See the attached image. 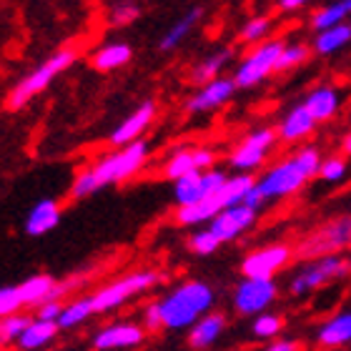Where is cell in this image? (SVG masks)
Instances as JSON below:
<instances>
[{"label": "cell", "instance_id": "obj_1", "mask_svg": "<svg viewBox=\"0 0 351 351\" xmlns=\"http://www.w3.org/2000/svg\"><path fill=\"white\" fill-rule=\"evenodd\" d=\"M151 158V146L148 141H136L131 146L113 148L110 154L101 156L95 163H90L88 169H83L71 183V198H88L95 191H103L108 186H118V183L128 181L136 173L143 171V166Z\"/></svg>", "mask_w": 351, "mask_h": 351}, {"label": "cell", "instance_id": "obj_2", "mask_svg": "<svg viewBox=\"0 0 351 351\" xmlns=\"http://www.w3.org/2000/svg\"><path fill=\"white\" fill-rule=\"evenodd\" d=\"M324 156L316 146H301L296 154H291L284 161L274 163L256 178V189L261 193L263 204L281 201L293 193H299L311 178L319 176Z\"/></svg>", "mask_w": 351, "mask_h": 351}, {"label": "cell", "instance_id": "obj_3", "mask_svg": "<svg viewBox=\"0 0 351 351\" xmlns=\"http://www.w3.org/2000/svg\"><path fill=\"white\" fill-rule=\"evenodd\" d=\"M216 293L206 281H183L169 291L163 299H158V311H161V329L181 331L191 329L193 324L211 311Z\"/></svg>", "mask_w": 351, "mask_h": 351}, {"label": "cell", "instance_id": "obj_4", "mask_svg": "<svg viewBox=\"0 0 351 351\" xmlns=\"http://www.w3.org/2000/svg\"><path fill=\"white\" fill-rule=\"evenodd\" d=\"M75 58H78V51H73V48H60V51H56L51 58L45 60V63H40L38 68H33L25 78H21V81L10 88L5 106L10 110L25 108V106H28L38 93H43L45 88L51 86V83L56 81L63 71H68V68L73 66Z\"/></svg>", "mask_w": 351, "mask_h": 351}, {"label": "cell", "instance_id": "obj_5", "mask_svg": "<svg viewBox=\"0 0 351 351\" xmlns=\"http://www.w3.org/2000/svg\"><path fill=\"white\" fill-rule=\"evenodd\" d=\"M161 281V274L154 269H141V271H131L125 276L110 281V284L101 286L95 293H90V301H93V311L95 314H108V311H116L123 304L138 296V293L154 289L156 284Z\"/></svg>", "mask_w": 351, "mask_h": 351}, {"label": "cell", "instance_id": "obj_6", "mask_svg": "<svg viewBox=\"0 0 351 351\" xmlns=\"http://www.w3.org/2000/svg\"><path fill=\"white\" fill-rule=\"evenodd\" d=\"M346 246H351V216H339V219L329 221V223H324L316 231L304 236L299 246L293 249V254H296V258L314 261V258L339 254Z\"/></svg>", "mask_w": 351, "mask_h": 351}, {"label": "cell", "instance_id": "obj_7", "mask_svg": "<svg viewBox=\"0 0 351 351\" xmlns=\"http://www.w3.org/2000/svg\"><path fill=\"white\" fill-rule=\"evenodd\" d=\"M351 274V266L344 256L339 254H331V256L314 258V261H306L289 281V291L291 296H306V293L322 289V286H329L339 278H346Z\"/></svg>", "mask_w": 351, "mask_h": 351}, {"label": "cell", "instance_id": "obj_8", "mask_svg": "<svg viewBox=\"0 0 351 351\" xmlns=\"http://www.w3.org/2000/svg\"><path fill=\"white\" fill-rule=\"evenodd\" d=\"M284 40L278 38H271V40H263L258 43L254 51L246 56V58L239 63L234 73V81L239 88H256L258 83H263L271 73H276V63L278 56L284 51Z\"/></svg>", "mask_w": 351, "mask_h": 351}, {"label": "cell", "instance_id": "obj_9", "mask_svg": "<svg viewBox=\"0 0 351 351\" xmlns=\"http://www.w3.org/2000/svg\"><path fill=\"white\" fill-rule=\"evenodd\" d=\"M278 133L274 128H256L249 136H243V141L228 154V166L236 173H254L261 169L269 154L276 148Z\"/></svg>", "mask_w": 351, "mask_h": 351}, {"label": "cell", "instance_id": "obj_10", "mask_svg": "<svg viewBox=\"0 0 351 351\" xmlns=\"http://www.w3.org/2000/svg\"><path fill=\"white\" fill-rule=\"evenodd\" d=\"M228 181V173L221 169H208L201 173H189L173 181V201L178 208L183 206H193L198 201L211 198L216 191Z\"/></svg>", "mask_w": 351, "mask_h": 351}, {"label": "cell", "instance_id": "obj_11", "mask_svg": "<svg viewBox=\"0 0 351 351\" xmlns=\"http://www.w3.org/2000/svg\"><path fill=\"white\" fill-rule=\"evenodd\" d=\"M293 256L296 254L289 243H269L243 256L241 274L243 278H274L278 271H284L291 263Z\"/></svg>", "mask_w": 351, "mask_h": 351}, {"label": "cell", "instance_id": "obj_12", "mask_svg": "<svg viewBox=\"0 0 351 351\" xmlns=\"http://www.w3.org/2000/svg\"><path fill=\"white\" fill-rule=\"evenodd\" d=\"M278 286L274 278H243L234 291V308L243 316H258L276 301Z\"/></svg>", "mask_w": 351, "mask_h": 351}, {"label": "cell", "instance_id": "obj_13", "mask_svg": "<svg viewBox=\"0 0 351 351\" xmlns=\"http://www.w3.org/2000/svg\"><path fill=\"white\" fill-rule=\"evenodd\" d=\"M216 163V151L206 146H189V148H176L173 154L163 163V178L178 181L189 173H201V171L213 169Z\"/></svg>", "mask_w": 351, "mask_h": 351}, {"label": "cell", "instance_id": "obj_14", "mask_svg": "<svg viewBox=\"0 0 351 351\" xmlns=\"http://www.w3.org/2000/svg\"><path fill=\"white\" fill-rule=\"evenodd\" d=\"M156 113H158V106H156L154 101H143L138 108L133 110L131 116L123 118V121L110 131V136H108L110 146L123 148V146L136 143V141H141L143 138V133L151 128V123H154Z\"/></svg>", "mask_w": 351, "mask_h": 351}, {"label": "cell", "instance_id": "obj_15", "mask_svg": "<svg viewBox=\"0 0 351 351\" xmlns=\"http://www.w3.org/2000/svg\"><path fill=\"white\" fill-rule=\"evenodd\" d=\"M256 221H258L256 208H251V206H246V204H239V206L226 208V211H221L219 216L208 223V228H211L213 236H216L221 243H228V241H234V239H239L241 234H246Z\"/></svg>", "mask_w": 351, "mask_h": 351}, {"label": "cell", "instance_id": "obj_16", "mask_svg": "<svg viewBox=\"0 0 351 351\" xmlns=\"http://www.w3.org/2000/svg\"><path fill=\"white\" fill-rule=\"evenodd\" d=\"M236 88L239 86H236L234 75H231V78L221 75V78H216V81L198 88L196 93L186 101V110L193 113V116H196V113H211V110H219L221 106H226V103L234 98Z\"/></svg>", "mask_w": 351, "mask_h": 351}, {"label": "cell", "instance_id": "obj_17", "mask_svg": "<svg viewBox=\"0 0 351 351\" xmlns=\"http://www.w3.org/2000/svg\"><path fill=\"white\" fill-rule=\"evenodd\" d=\"M146 329L143 324L133 322H118L108 324L93 334V349L95 351H113V349H131V346L143 344Z\"/></svg>", "mask_w": 351, "mask_h": 351}, {"label": "cell", "instance_id": "obj_18", "mask_svg": "<svg viewBox=\"0 0 351 351\" xmlns=\"http://www.w3.org/2000/svg\"><path fill=\"white\" fill-rule=\"evenodd\" d=\"M314 131H316V121L311 118V113L306 110L304 103L293 106V108L281 118V123H278V128H276L281 143H299V141L308 138Z\"/></svg>", "mask_w": 351, "mask_h": 351}, {"label": "cell", "instance_id": "obj_19", "mask_svg": "<svg viewBox=\"0 0 351 351\" xmlns=\"http://www.w3.org/2000/svg\"><path fill=\"white\" fill-rule=\"evenodd\" d=\"M60 204L56 198H43V201H38L33 208L28 211L25 216V234L38 239V236H45L51 234L53 228L60 223Z\"/></svg>", "mask_w": 351, "mask_h": 351}, {"label": "cell", "instance_id": "obj_20", "mask_svg": "<svg viewBox=\"0 0 351 351\" xmlns=\"http://www.w3.org/2000/svg\"><path fill=\"white\" fill-rule=\"evenodd\" d=\"M304 106H306V110L311 113L316 123H326L341 108V93L334 86H319L314 90H308L306 98H304Z\"/></svg>", "mask_w": 351, "mask_h": 351}, {"label": "cell", "instance_id": "obj_21", "mask_svg": "<svg viewBox=\"0 0 351 351\" xmlns=\"http://www.w3.org/2000/svg\"><path fill=\"white\" fill-rule=\"evenodd\" d=\"M223 329H226V316L219 314V311L216 314L208 311V314L201 316L189 329V346L196 351H206L208 346H213L219 341Z\"/></svg>", "mask_w": 351, "mask_h": 351}, {"label": "cell", "instance_id": "obj_22", "mask_svg": "<svg viewBox=\"0 0 351 351\" xmlns=\"http://www.w3.org/2000/svg\"><path fill=\"white\" fill-rule=\"evenodd\" d=\"M231 58H234V48H219V51L208 53L206 58H201L196 66L191 68L189 81L196 83L198 88L206 86V83L216 81V78L223 75V68L231 63Z\"/></svg>", "mask_w": 351, "mask_h": 351}, {"label": "cell", "instance_id": "obj_23", "mask_svg": "<svg viewBox=\"0 0 351 351\" xmlns=\"http://www.w3.org/2000/svg\"><path fill=\"white\" fill-rule=\"evenodd\" d=\"M58 281L48 274H36V276H28L23 284H18V291H21L23 306L38 308L45 301H53V291H56Z\"/></svg>", "mask_w": 351, "mask_h": 351}, {"label": "cell", "instance_id": "obj_24", "mask_svg": "<svg viewBox=\"0 0 351 351\" xmlns=\"http://www.w3.org/2000/svg\"><path fill=\"white\" fill-rule=\"evenodd\" d=\"M131 58H133V48L128 43H108V45H101L90 56V66L95 71H101V73H110V71L128 66Z\"/></svg>", "mask_w": 351, "mask_h": 351}, {"label": "cell", "instance_id": "obj_25", "mask_svg": "<svg viewBox=\"0 0 351 351\" xmlns=\"http://www.w3.org/2000/svg\"><path fill=\"white\" fill-rule=\"evenodd\" d=\"M316 341L324 349H334V346H344L351 341V311L331 316L329 322L322 324V329L316 334Z\"/></svg>", "mask_w": 351, "mask_h": 351}, {"label": "cell", "instance_id": "obj_26", "mask_svg": "<svg viewBox=\"0 0 351 351\" xmlns=\"http://www.w3.org/2000/svg\"><path fill=\"white\" fill-rule=\"evenodd\" d=\"M201 15H204V10L201 8H191V10H186V13L178 18V21L171 25L166 33H163V38L158 40V48H161L163 53H171V51H176L178 45L186 40V38L191 36V30L196 28L198 25V21H201Z\"/></svg>", "mask_w": 351, "mask_h": 351}, {"label": "cell", "instance_id": "obj_27", "mask_svg": "<svg viewBox=\"0 0 351 351\" xmlns=\"http://www.w3.org/2000/svg\"><path fill=\"white\" fill-rule=\"evenodd\" d=\"M60 326L56 322H43V319H33L28 324V329L23 331L18 339V349L21 351H40L56 339Z\"/></svg>", "mask_w": 351, "mask_h": 351}, {"label": "cell", "instance_id": "obj_28", "mask_svg": "<svg viewBox=\"0 0 351 351\" xmlns=\"http://www.w3.org/2000/svg\"><path fill=\"white\" fill-rule=\"evenodd\" d=\"M351 43V25L349 23H341V25H334L329 30H322L316 33L314 38V51L319 56H331V53L341 51Z\"/></svg>", "mask_w": 351, "mask_h": 351}, {"label": "cell", "instance_id": "obj_29", "mask_svg": "<svg viewBox=\"0 0 351 351\" xmlns=\"http://www.w3.org/2000/svg\"><path fill=\"white\" fill-rule=\"evenodd\" d=\"M93 314L95 311H93V301H90V296H78V299L68 301L66 306H63L58 326L60 329H75V326L86 324Z\"/></svg>", "mask_w": 351, "mask_h": 351}, {"label": "cell", "instance_id": "obj_30", "mask_svg": "<svg viewBox=\"0 0 351 351\" xmlns=\"http://www.w3.org/2000/svg\"><path fill=\"white\" fill-rule=\"evenodd\" d=\"M346 18H351V13H349V8H346L344 0L329 3V5L319 8V10L314 13V18H311V28H314L316 33H322V30H329V28H334V25L346 23Z\"/></svg>", "mask_w": 351, "mask_h": 351}, {"label": "cell", "instance_id": "obj_31", "mask_svg": "<svg viewBox=\"0 0 351 351\" xmlns=\"http://www.w3.org/2000/svg\"><path fill=\"white\" fill-rule=\"evenodd\" d=\"M138 15H141V5L136 0H118V3L110 5L108 15H106V23L113 25V28H123V25H131V23L138 21Z\"/></svg>", "mask_w": 351, "mask_h": 351}, {"label": "cell", "instance_id": "obj_32", "mask_svg": "<svg viewBox=\"0 0 351 351\" xmlns=\"http://www.w3.org/2000/svg\"><path fill=\"white\" fill-rule=\"evenodd\" d=\"M33 322L28 314H13V316H5V319H0V346H8V344H18V339L25 329H28V324Z\"/></svg>", "mask_w": 351, "mask_h": 351}, {"label": "cell", "instance_id": "obj_33", "mask_svg": "<svg viewBox=\"0 0 351 351\" xmlns=\"http://www.w3.org/2000/svg\"><path fill=\"white\" fill-rule=\"evenodd\" d=\"M271 28H274V23H271L269 15H256V18H251V21L243 25L239 38H241V43L258 45V43H263V40H269Z\"/></svg>", "mask_w": 351, "mask_h": 351}, {"label": "cell", "instance_id": "obj_34", "mask_svg": "<svg viewBox=\"0 0 351 351\" xmlns=\"http://www.w3.org/2000/svg\"><path fill=\"white\" fill-rule=\"evenodd\" d=\"M319 178L324 183H341L349 178V161L344 156H329L322 161V169H319Z\"/></svg>", "mask_w": 351, "mask_h": 351}, {"label": "cell", "instance_id": "obj_35", "mask_svg": "<svg viewBox=\"0 0 351 351\" xmlns=\"http://www.w3.org/2000/svg\"><path fill=\"white\" fill-rule=\"evenodd\" d=\"M308 60V48L304 43H286L281 56H278V63H276V71L278 73H284V71H293L296 66L301 63H306Z\"/></svg>", "mask_w": 351, "mask_h": 351}, {"label": "cell", "instance_id": "obj_36", "mask_svg": "<svg viewBox=\"0 0 351 351\" xmlns=\"http://www.w3.org/2000/svg\"><path fill=\"white\" fill-rule=\"evenodd\" d=\"M281 329H284V319L278 314H266V311L258 314L251 324V331L256 339H274L281 334Z\"/></svg>", "mask_w": 351, "mask_h": 351}, {"label": "cell", "instance_id": "obj_37", "mask_svg": "<svg viewBox=\"0 0 351 351\" xmlns=\"http://www.w3.org/2000/svg\"><path fill=\"white\" fill-rule=\"evenodd\" d=\"M219 246H221V241L213 236V231L208 226L198 228V231H193V234L189 236V249L193 251V254H198V256H208V254H213Z\"/></svg>", "mask_w": 351, "mask_h": 351}, {"label": "cell", "instance_id": "obj_38", "mask_svg": "<svg viewBox=\"0 0 351 351\" xmlns=\"http://www.w3.org/2000/svg\"><path fill=\"white\" fill-rule=\"evenodd\" d=\"M21 308H25V306H23L18 286H0V319L21 314Z\"/></svg>", "mask_w": 351, "mask_h": 351}, {"label": "cell", "instance_id": "obj_39", "mask_svg": "<svg viewBox=\"0 0 351 351\" xmlns=\"http://www.w3.org/2000/svg\"><path fill=\"white\" fill-rule=\"evenodd\" d=\"M63 306H66L63 301H45V304H40V306L36 308V319H43V322H56V324H58Z\"/></svg>", "mask_w": 351, "mask_h": 351}, {"label": "cell", "instance_id": "obj_40", "mask_svg": "<svg viewBox=\"0 0 351 351\" xmlns=\"http://www.w3.org/2000/svg\"><path fill=\"white\" fill-rule=\"evenodd\" d=\"M143 329L146 331L161 329V311H158V301H151V304L143 308Z\"/></svg>", "mask_w": 351, "mask_h": 351}, {"label": "cell", "instance_id": "obj_41", "mask_svg": "<svg viewBox=\"0 0 351 351\" xmlns=\"http://www.w3.org/2000/svg\"><path fill=\"white\" fill-rule=\"evenodd\" d=\"M266 351H299V344L289 341V339H281V341H274L271 346H266Z\"/></svg>", "mask_w": 351, "mask_h": 351}, {"label": "cell", "instance_id": "obj_42", "mask_svg": "<svg viewBox=\"0 0 351 351\" xmlns=\"http://www.w3.org/2000/svg\"><path fill=\"white\" fill-rule=\"evenodd\" d=\"M308 0H278V8L281 10H299V8L306 5Z\"/></svg>", "mask_w": 351, "mask_h": 351}, {"label": "cell", "instance_id": "obj_43", "mask_svg": "<svg viewBox=\"0 0 351 351\" xmlns=\"http://www.w3.org/2000/svg\"><path fill=\"white\" fill-rule=\"evenodd\" d=\"M341 148H344V154L351 156V131L344 136V141H341Z\"/></svg>", "mask_w": 351, "mask_h": 351}, {"label": "cell", "instance_id": "obj_44", "mask_svg": "<svg viewBox=\"0 0 351 351\" xmlns=\"http://www.w3.org/2000/svg\"><path fill=\"white\" fill-rule=\"evenodd\" d=\"M344 3H346V8H349V13H351V0H344Z\"/></svg>", "mask_w": 351, "mask_h": 351}, {"label": "cell", "instance_id": "obj_45", "mask_svg": "<svg viewBox=\"0 0 351 351\" xmlns=\"http://www.w3.org/2000/svg\"><path fill=\"white\" fill-rule=\"evenodd\" d=\"M0 351H8V349H5V346H0Z\"/></svg>", "mask_w": 351, "mask_h": 351}, {"label": "cell", "instance_id": "obj_46", "mask_svg": "<svg viewBox=\"0 0 351 351\" xmlns=\"http://www.w3.org/2000/svg\"><path fill=\"white\" fill-rule=\"evenodd\" d=\"M349 25H351V18H349Z\"/></svg>", "mask_w": 351, "mask_h": 351}, {"label": "cell", "instance_id": "obj_47", "mask_svg": "<svg viewBox=\"0 0 351 351\" xmlns=\"http://www.w3.org/2000/svg\"><path fill=\"white\" fill-rule=\"evenodd\" d=\"M349 266H351V261H349Z\"/></svg>", "mask_w": 351, "mask_h": 351}]
</instances>
